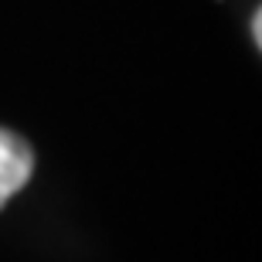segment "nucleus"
<instances>
[{
    "instance_id": "2",
    "label": "nucleus",
    "mask_w": 262,
    "mask_h": 262,
    "mask_svg": "<svg viewBox=\"0 0 262 262\" xmlns=\"http://www.w3.org/2000/svg\"><path fill=\"white\" fill-rule=\"evenodd\" d=\"M252 38H255V45H262V14L259 10L252 14Z\"/></svg>"
},
{
    "instance_id": "1",
    "label": "nucleus",
    "mask_w": 262,
    "mask_h": 262,
    "mask_svg": "<svg viewBox=\"0 0 262 262\" xmlns=\"http://www.w3.org/2000/svg\"><path fill=\"white\" fill-rule=\"evenodd\" d=\"M34 174V150L17 133L0 126V208L17 194Z\"/></svg>"
}]
</instances>
